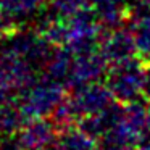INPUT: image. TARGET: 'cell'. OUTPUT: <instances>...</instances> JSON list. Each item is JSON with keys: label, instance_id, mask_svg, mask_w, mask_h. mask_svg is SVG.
<instances>
[{"label": "cell", "instance_id": "cell-1", "mask_svg": "<svg viewBox=\"0 0 150 150\" xmlns=\"http://www.w3.org/2000/svg\"><path fill=\"white\" fill-rule=\"evenodd\" d=\"M50 129L42 126H36V127H29L26 131L23 137L20 139V145L26 150H42L47 149V145L50 144Z\"/></svg>", "mask_w": 150, "mask_h": 150}, {"label": "cell", "instance_id": "cell-2", "mask_svg": "<svg viewBox=\"0 0 150 150\" xmlns=\"http://www.w3.org/2000/svg\"><path fill=\"white\" fill-rule=\"evenodd\" d=\"M60 150H95L94 139H89L81 134H68L60 139Z\"/></svg>", "mask_w": 150, "mask_h": 150}]
</instances>
